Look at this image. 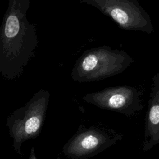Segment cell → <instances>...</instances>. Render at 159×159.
Returning <instances> with one entry per match:
<instances>
[{
  "instance_id": "cell-1",
  "label": "cell",
  "mask_w": 159,
  "mask_h": 159,
  "mask_svg": "<svg viewBox=\"0 0 159 159\" xmlns=\"http://www.w3.org/2000/svg\"><path fill=\"white\" fill-rule=\"evenodd\" d=\"M30 0H9L0 27V74L8 80L18 78L35 55L37 29L29 22Z\"/></svg>"
},
{
  "instance_id": "cell-2",
  "label": "cell",
  "mask_w": 159,
  "mask_h": 159,
  "mask_svg": "<svg viewBox=\"0 0 159 159\" xmlns=\"http://www.w3.org/2000/svg\"><path fill=\"white\" fill-rule=\"evenodd\" d=\"M135 60L124 50L107 45L86 50L77 59L71 78L79 83L97 81L123 72Z\"/></svg>"
},
{
  "instance_id": "cell-3",
  "label": "cell",
  "mask_w": 159,
  "mask_h": 159,
  "mask_svg": "<svg viewBox=\"0 0 159 159\" xmlns=\"http://www.w3.org/2000/svg\"><path fill=\"white\" fill-rule=\"evenodd\" d=\"M49 100V91L41 89L24 106L7 117L6 124L16 150L20 148L25 140L39 135L45 119Z\"/></svg>"
},
{
  "instance_id": "cell-4",
  "label": "cell",
  "mask_w": 159,
  "mask_h": 159,
  "mask_svg": "<svg viewBox=\"0 0 159 159\" xmlns=\"http://www.w3.org/2000/svg\"><path fill=\"white\" fill-rule=\"evenodd\" d=\"M94 7L111 18L119 28L140 31L151 35L154 32L149 14L136 0H80Z\"/></svg>"
},
{
  "instance_id": "cell-5",
  "label": "cell",
  "mask_w": 159,
  "mask_h": 159,
  "mask_svg": "<svg viewBox=\"0 0 159 159\" xmlns=\"http://www.w3.org/2000/svg\"><path fill=\"white\" fill-rule=\"evenodd\" d=\"M142 93L130 86H117L85 94L82 99L100 109L114 111L130 117L144 108Z\"/></svg>"
},
{
  "instance_id": "cell-6",
  "label": "cell",
  "mask_w": 159,
  "mask_h": 159,
  "mask_svg": "<svg viewBox=\"0 0 159 159\" xmlns=\"http://www.w3.org/2000/svg\"><path fill=\"white\" fill-rule=\"evenodd\" d=\"M122 136L112 130L81 125L63 148V152L76 158L92 157L114 145Z\"/></svg>"
},
{
  "instance_id": "cell-7",
  "label": "cell",
  "mask_w": 159,
  "mask_h": 159,
  "mask_svg": "<svg viewBox=\"0 0 159 159\" xmlns=\"http://www.w3.org/2000/svg\"><path fill=\"white\" fill-rule=\"evenodd\" d=\"M148 104L142 143L144 152L159 144V73L152 77Z\"/></svg>"
},
{
  "instance_id": "cell-8",
  "label": "cell",
  "mask_w": 159,
  "mask_h": 159,
  "mask_svg": "<svg viewBox=\"0 0 159 159\" xmlns=\"http://www.w3.org/2000/svg\"><path fill=\"white\" fill-rule=\"evenodd\" d=\"M30 159H37L36 157H35V153H34V148H32V150H31V153H30Z\"/></svg>"
}]
</instances>
